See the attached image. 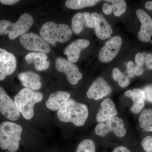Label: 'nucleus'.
<instances>
[{"label":"nucleus","instance_id":"nucleus-5","mask_svg":"<svg viewBox=\"0 0 152 152\" xmlns=\"http://www.w3.org/2000/svg\"><path fill=\"white\" fill-rule=\"evenodd\" d=\"M34 23L33 17L28 13L22 15L15 23L5 20H0V35L9 34L10 40H14L22 36L30 29Z\"/></svg>","mask_w":152,"mask_h":152},{"label":"nucleus","instance_id":"nucleus-32","mask_svg":"<svg viewBox=\"0 0 152 152\" xmlns=\"http://www.w3.org/2000/svg\"><path fill=\"white\" fill-rule=\"evenodd\" d=\"M130 83V80L129 77L128 76L125 75L124 74L122 77L118 82V85L120 87L124 88L129 86Z\"/></svg>","mask_w":152,"mask_h":152},{"label":"nucleus","instance_id":"nucleus-36","mask_svg":"<svg viewBox=\"0 0 152 152\" xmlns=\"http://www.w3.org/2000/svg\"><path fill=\"white\" fill-rule=\"evenodd\" d=\"M19 1L17 0H0V2L3 4L7 5H12L18 2Z\"/></svg>","mask_w":152,"mask_h":152},{"label":"nucleus","instance_id":"nucleus-38","mask_svg":"<svg viewBox=\"0 0 152 152\" xmlns=\"http://www.w3.org/2000/svg\"><path fill=\"white\" fill-rule=\"evenodd\" d=\"M52 46L53 47H56V44H53V45H52Z\"/></svg>","mask_w":152,"mask_h":152},{"label":"nucleus","instance_id":"nucleus-22","mask_svg":"<svg viewBox=\"0 0 152 152\" xmlns=\"http://www.w3.org/2000/svg\"><path fill=\"white\" fill-rule=\"evenodd\" d=\"M140 127L144 132H152V109H145L139 117Z\"/></svg>","mask_w":152,"mask_h":152},{"label":"nucleus","instance_id":"nucleus-31","mask_svg":"<svg viewBox=\"0 0 152 152\" xmlns=\"http://www.w3.org/2000/svg\"><path fill=\"white\" fill-rule=\"evenodd\" d=\"M145 65L147 69L149 70H152V54L151 53L146 54L145 56Z\"/></svg>","mask_w":152,"mask_h":152},{"label":"nucleus","instance_id":"nucleus-14","mask_svg":"<svg viewBox=\"0 0 152 152\" xmlns=\"http://www.w3.org/2000/svg\"><path fill=\"white\" fill-rule=\"evenodd\" d=\"M136 14L141 23L140 30L138 33V38L144 42H149L152 37V18L141 9L137 10Z\"/></svg>","mask_w":152,"mask_h":152},{"label":"nucleus","instance_id":"nucleus-1","mask_svg":"<svg viewBox=\"0 0 152 152\" xmlns=\"http://www.w3.org/2000/svg\"><path fill=\"white\" fill-rule=\"evenodd\" d=\"M14 102L26 123L41 132L54 125L51 113L45 105L42 93L23 88L14 98Z\"/></svg>","mask_w":152,"mask_h":152},{"label":"nucleus","instance_id":"nucleus-23","mask_svg":"<svg viewBox=\"0 0 152 152\" xmlns=\"http://www.w3.org/2000/svg\"><path fill=\"white\" fill-rule=\"evenodd\" d=\"M98 0H68L66 1L65 6L68 8L72 10H80L92 7L99 2Z\"/></svg>","mask_w":152,"mask_h":152},{"label":"nucleus","instance_id":"nucleus-35","mask_svg":"<svg viewBox=\"0 0 152 152\" xmlns=\"http://www.w3.org/2000/svg\"><path fill=\"white\" fill-rule=\"evenodd\" d=\"M144 69L143 66L136 65L135 66L134 74L135 75L140 76L143 73Z\"/></svg>","mask_w":152,"mask_h":152},{"label":"nucleus","instance_id":"nucleus-10","mask_svg":"<svg viewBox=\"0 0 152 152\" xmlns=\"http://www.w3.org/2000/svg\"><path fill=\"white\" fill-rule=\"evenodd\" d=\"M122 44V39L119 36H115L110 39L100 50L99 60L105 63L111 61L118 53Z\"/></svg>","mask_w":152,"mask_h":152},{"label":"nucleus","instance_id":"nucleus-7","mask_svg":"<svg viewBox=\"0 0 152 152\" xmlns=\"http://www.w3.org/2000/svg\"><path fill=\"white\" fill-rule=\"evenodd\" d=\"M95 132L97 135L102 137L112 132L121 138L126 135L127 131L122 119L115 116L109 119L105 122L99 123L95 127Z\"/></svg>","mask_w":152,"mask_h":152},{"label":"nucleus","instance_id":"nucleus-26","mask_svg":"<svg viewBox=\"0 0 152 152\" xmlns=\"http://www.w3.org/2000/svg\"><path fill=\"white\" fill-rule=\"evenodd\" d=\"M142 146L145 152H152V136H148L143 139Z\"/></svg>","mask_w":152,"mask_h":152},{"label":"nucleus","instance_id":"nucleus-6","mask_svg":"<svg viewBox=\"0 0 152 152\" xmlns=\"http://www.w3.org/2000/svg\"><path fill=\"white\" fill-rule=\"evenodd\" d=\"M0 113L10 121L25 123L13 100L0 86ZM27 124V123H26Z\"/></svg>","mask_w":152,"mask_h":152},{"label":"nucleus","instance_id":"nucleus-18","mask_svg":"<svg viewBox=\"0 0 152 152\" xmlns=\"http://www.w3.org/2000/svg\"><path fill=\"white\" fill-rule=\"evenodd\" d=\"M118 114L113 101L107 98L101 103L100 108L96 116V121L98 123H104L109 119L117 116Z\"/></svg>","mask_w":152,"mask_h":152},{"label":"nucleus","instance_id":"nucleus-8","mask_svg":"<svg viewBox=\"0 0 152 152\" xmlns=\"http://www.w3.org/2000/svg\"><path fill=\"white\" fill-rule=\"evenodd\" d=\"M23 47L28 50L49 53L51 51L50 44L41 36L34 33H26L20 39Z\"/></svg>","mask_w":152,"mask_h":152},{"label":"nucleus","instance_id":"nucleus-29","mask_svg":"<svg viewBox=\"0 0 152 152\" xmlns=\"http://www.w3.org/2000/svg\"><path fill=\"white\" fill-rule=\"evenodd\" d=\"M145 56L143 54L141 53H138L135 56V61L137 65L141 66H143L145 63Z\"/></svg>","mask_w":152,"mask_h":152},{"label":"nucleus","instance_id":"nucleus-12","mask_svg":"<svg viewBox=\"0 0 152 152\" xmlns=\"http://www.w3.org/2000/svg\"><path fill=\"white\" fill-rule=\"evenodd\" d=\"M111 87L103 78L98 77L93 82L87 92L88 99L98 100L110 95L112 92Z\"/></svg>","mask_w":152,"mask_h":152},{"label":"nucleus","instance_id":"nucleus-28","mask_svg":"<svg viewBox=\"0 0 152 152\" xmlns=\"http://www.w3.org/2000/svg\"><path fill=\"white\" fill-rule=\"evenodd\" d=\"M135 66L134 64L132 61H130L127 64V72L129 77L133 78L134 76V70Z\"/></svg>","mask_w":152,"mask_h":152},{"label":"nucleus","instance_id":"nucleus-2","mask_svg":"<svg viewBox=\"0 0 152 152\" xmlns=\"http://www.w3.org/2000/svg\"><path fill=\"white\" fill-rule=\"evenodd\" d=\"M47 138L43 132L26 123L4 121L0 124V148L17 152L28 143L40 142Z\"/></svg>","mask_w":152,"mask_h":152},{"label":"nucleus","instance_id":"nucleus-16","mask_svg":"<svg viewBox=\"0 0 152 152\" xmlns=\"http://www.w3.org/2000/svg\"><path fill=\"white\" fill-rule=\"evenodd\" d=\"M90 42L88 40L79 39L73 41L67 46L64 51V54L67 56L68 61L71 63L77 62L81 52L90 45Z\"/></svg>","mask_w":152,"mask_h":152},{"label":"nucleus","instance_id":"nucleus-15","mask_svg":"<svg viewBox=\"0 0 152 152\" xmlns=\"http://www.w3.org/2000/svg\"><path fill=\"white\" fill-rule=\"evenodd\" d=\"M91 15L97 37L101 40L110 37L113 32L112 27L104 16L96 12L92 13Z\"/></svg>","mask_w":152,"mask_h":152},{"label":"nucleus","instance_id":"nucleus-11","mask_svg":"<svg viewBox=\"0 0 152 152\" xmlns=\"http://www.w3.org/2000/svg\"><path fill=\"white\" fill-rule=\"evenodd\" d=\"M17 68V61L12 53L0 48V81L13 73Z\"/></svg>","mask_w":152,"mask_h":152},{"label":"nucleus","instance_id":"nucleus-21","mask_svg":"<svg viewBox=\"0 0 152 152\" xmlns=\"http://www.w3.org/2000/svg\"><path fill=\"white\" fill-rule=\"evenodd\" d=\"M48 56L43 53H30L25 57V61L28 64H34L36 69L38 71L45 70L49 68L50 62Z\"/></svg>","mask_w":152,"mask_h":152},{"label":"nucleus","instance_id":"nucleus-3","mask_svg":"<svg viewBox=\"0 0 152 152\" xmlns=\"http://www.w3.org/2000/svg\"><path fill=\"white\" fill-rule=\"evenodd\" d=\"M89 109L86 104L79 102L73 99H70L62 106L53 115L54 124H71L81 127L86 124L89 117Z\"/></svg>","mask_w":152,"mask_h":152},{"label":"nucleus","instance_id":"nucleus-34","mask_svg":"<svg viewBox=\"0 0 152 152\" xmlns=\"http://www.w3.org/2000/svg\"><path fill=\"white\" fill-rule=\"evenodd\" d=\"M112 152H131L130 150L124 146L120 145L115 148Z\"/></svg>","mask_w":152,"mask_h":152},{"label":"nucleus","instance_id":"nucleus-20","mask_svg":"<svg viewBox=\"0 0 152 152\" xmlns=\"http://www.w3.org/2000/svg\"><path fill=\"white\" fill-rule=\"evenodd\" d=\"M126 96L130 98L133 101V104L130 108L133 114H137L142 111L145 105V93L142 89L134 88L125 92Z\"/></svg>","mask_w":152,"mask_h":152},{"label":"nucleus","instance_id":"nucleus-13","mask_svg":"<svg viewBox=\"0 0 152 152\" xmlns=\"http://www.w3.org/2000/svg\"><path fill=\"white\" fill-rule=\"evenodd\" d=\"M71 95L66 91L59 90L50 93L45 99L46 107L51 112H56L71 99Z\"/></svg>","mask_w":152,"mask_h":152},{"label":"nucleus","instance_id":"nucleus-27","mask_svg":"<svg viewBox=\"0 0 152 152\" xmlns=\"http://www.w3.org/2000/svg\"><path fill=\"white\" fill-rule=\"evenodd\" d=\"M143 91L145 93V100L152 103V85H149L144 87Z\"/></svg>","mask_w":152,"mask_h":152},{"label":"nucleus","instance_id":"nucleus-4","mask_svg":"<svg viewBox=\"0 0 152 152\" xmlns=\"http://www.w3.org/2000/svg\"><path fill=\"white\" fill-rule=\"evenodd\" d=\"M72 33V30L68 25L57 24L52 21L45 23L40 31L41 37L51 45L66 42L69 39Z\"/></svg>","mask_w":152,"mask_h":152},{"label":"nucleus","instance_id":"nucleus-17","mask_svg":"<svg viewBox=\"0 0 152 152\" xmlns=\"http://www.w3.org/2000/svg\"><path fill=\"white\" fill-rule=\"evenodd\" d=\"M84 27L93 28L94 22L91 15L88 12H78L74 15L72 20V29L76 34H79Z\"/></svg>","mask_w":152,"mask_h":152},{"label":"nucleus","instance_id":"nucleus-25","mask_svg":"<svg viewBox=\"0 0 152 152\" xmlns=\"http://www.w3.org/2000/svg\"><path fill=\"white\" fill-rule=\"evenodd\" d=\"M106 1L112 3L113 10L115 16H121L126 12V4L124 0H112Z\"/></svg>","mask_w":152,"mask_h":152},{"label":"nucleus","instance_id":"nucleus-33","mask_svg":"<svg viewBox=\"0 0 152 152\" xmlns=\"http://www.w3.org/2000/svg\"><path fill=\"white\" fill-rule=\"evenodd\" d=\"M102 11L105 15H111L113 11L112 5L108 3H104L102 6Z\"/></svg>","mask_w":152,"mask_h":152},{"label":"nucleus","instance_id":"nucleus-9","mask_svg":"<svg viewBox=\"0 0 152 152\" xmlns=\"http://www.w3.org/2000/svg\"><path fill=\"white\" fill-rule=\"evenodd\" d=\"M56 68L60 72L65 74L67 80L71 85L77 84L79 81L83 78V75L78 67L74 63L69 61L62 57L57 58L56 61Z\"/></svg>","mask_w":152,"mask_h":152},{"label":"nucleus","instance_id":"nucleus-30","mask_svg":"<svg viewBox=\"0 0 152 152\" xmlns=\"http://www.w3.org/2000/svg\"><path fill=\"white\" fill-rule=\"evenodd\" d=\"M124 74L121 72L119 69L118 68H114L113 71V77L114 80L115 81L118 82L119 81Z\"/></svg>","mask_w":152,"mask_h":152},{"label":"nucleus","instance_id":"nucleus-37","mask_svg":"<svg viewBox=\"0 0 152 152\" xmlns=\"http://www.w3.org/2000/svg\"><path fill=\"white\" fill-rule=\"evenodd\" d=\"M145 7L148 10L152 11V1L147 2L145 4Z\"/></svg>","mask_w":152,"mask_h":152},{"label":"nucleus","instance_id":"nucleus-19","mask_svg":"<svg viewBox=\"0 0 152 152\" xmlns=\"http://www.w3.org/2000/svg\"><path fill=\"white\" fill-rule=\"evenodd\" d=\"M18 78L24 88L39 91L42 87L41 76L34 72H23L18 74Z\"/></svg>","mask_w":152,"mask_h":152},{"label":"nucleus","instance_id":"nucleus-24","mask_svg":"<svg viewBox=\"0 0 152 152\" xmlns=\"http://www.w3.org/2000/svg\"><path fill=\"white\" fill-rule=\"evenodd\" d=\"M75 152H96V144L91 139H84L78 144Z\"/></svg>","mask_w":152,"mask_h":152}]
</instances>
